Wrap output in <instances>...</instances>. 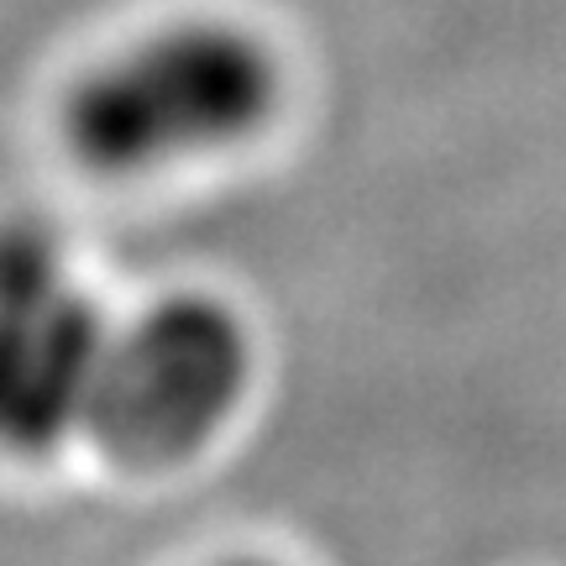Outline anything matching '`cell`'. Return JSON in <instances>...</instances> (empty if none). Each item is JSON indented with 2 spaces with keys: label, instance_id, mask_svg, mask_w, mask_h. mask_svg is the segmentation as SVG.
<instances>
[{
  "label": "cell",
  "instance_id": "cell-4",
  "mask_svg": "<svg viewBox=\"0 0 566 566\" xmlns=\"http://www.w3.org/2000/svg\"><path fill=\"white\" fill-rule=\"evenodd\" d=\"M200 566H289L279 562V556H258V551H231V556H210V562Z\"/></svg>",
  "mask_w": 566,
  "mask_h": 566
},
{
  "label": "cell",
  "instance_id": "cell-1",
  "mask_svg": "<svg viewBox=\"0 0 566 566\" xmlns=\"http://www.w3.org/2000/svg\"><path fill=\"white\" fill-rule=\"evenodd\" d=\"M289 69L263 27L184 11L111 42L59 95V142L84 174L147 184L263 142Z\"/></svg>",
  "mask_w": 566,
  "mask_h": 566
},
{
  "label": "cell",
  "instance_id": "cell-2",
  "mask_svg": "<svg viewBox=\"0 0 566 566\" xmlns=\"http://www.w3.org/2000/svg\"><path fill=\"white\" fill-rule=\"evenodd\" d=\"M258 388V336L216 289H163L111 315L84 441L116 467L174 472L242 420Z\"/></svg>",
  "mask_w": 566,
  "mask_h": 566
},
{
  "label": "cell",
  "instance_id": "cell-3",
  "mask_svg": "<svg viewBox=\"0 0 566 566\" xmlns=\"http://www.w3.org/2000/svg\"><path fill=\"white\" fill-rule=\"evenodd\" d=\"M111 310L53 226H0V451L17 462L84 441Z\"/></svg>",
  "mask_w": 566,
  "mask_h": 566
}]
</instances>
